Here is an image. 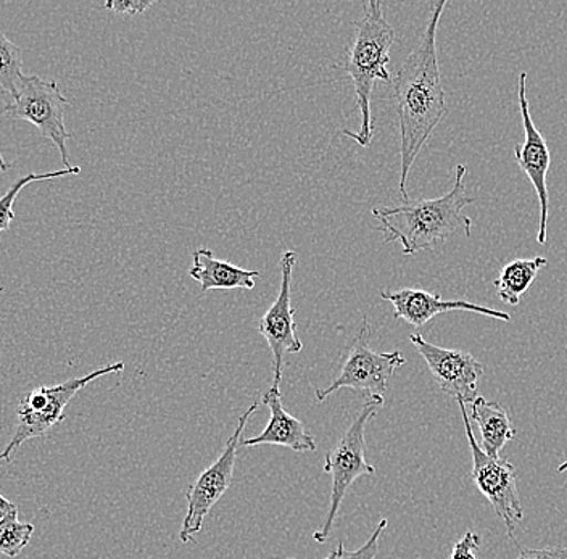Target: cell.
Returning a JSON list of instances; mask_svg holds the SVG:
<instances>
[{
    "label": "cell",
    "instance_id": "5",
    "mask_svg": "<svg viewBox=\"0 0 567 559\" xmlns=\"http://www.w3.org/2000/svg\"><path fill=\"white\" fill-rule=\"evenodd\" d=\"M123 370L124 363L118 361L92 371L86 376L73 377L56 385H41L28 392L18 403L16 434L3 452H0V462H12V453L17 452L24 442L45 437L53 427L63 423L66 417L65 410L71 400L91 382L106 374L122 373Z\"/></svg>",
    "mask_w": 567,
    "mask_h": 559
},
{
    "label": "cell",
    "instance_id": "3",
    "mask_svg": "<svg viewBox=\"0 0 567 559\" xmlns=\"http://www.w3.org/2000/svg\"><path fill=\"white\" fill-rule=\"evenodd\" d=\"M354 37L346 49L337 70L349 74L357 95L361 125L357 133L343 130V136L350 137L361 147H370L374 137L372 125L371 97L378 81L392 83L389 73L390 49L395 42V30L382 12V3L370 0L364 3L363 19L354 21Z\"/></svg>",
    "mask_w": 567,
    "mask_h": 559
},
{
    "label": "cell",
    "instance_id": "13",
    "mask_svg": "<svg viewBox=\"0 0 567 559\" xmlns=\"http://www.w3.org/2000/svg\"><path fill=\"white\" fill-rule=\"evenodd\" d=\"M381 297L392 303L396 320L406 321L414 328L427 324L437 314L446 313V311H473V313L485 314L495 320L512 321V317L505 311L476 306V303L464 302V300L445 302L442 300L441 293H432L423 289L406 288L393 290V292L381 290Z\"/></svg>",
    "mask_w": 567,
    "mask_h": 559
},
{
    "label": "cell",
    "instance_id": "4",
    "mask_svg": "<svg viewBox=\"0 0 567 559\" xmlns=\"http://www.w3.org/2000/svg\"><path fill=\"white\" fill-rule=\"evenodd\" d=\"M382 406H384V395H367L361 412L326 455L324 473H328L332 479L331 504H329L324 522L313 534V539L318 544H324L331 536L340 506L354 480L364 474L375 473L374 466L367 459V426Z\"/></svg>",
    "mask_w": 567,
    "mask_h": 559
},
{
    "label": "cell",
    "instance_id": "2",
    "mask_svg": "<svg viewBox=\"0 0 567 559\" xmlns=\"http://www.w3.org/2000/svg\"><path fill=\"white\" fill-rule=\"evenodd\" d=\"M466 166H456L452 190L437 199L406 200L395 207L372 208V217L381 222L379 231L385 242H399L402 252L414 255L434 249L458 231L471 236L473 219L463 214L474 199L466 196Z\"/></svg>",
    "mask_w": 567,
    "mask_h": 559
},
{
    "label": "cell",
    "instance_id": "15",
    "mask_svg": "<svg viewBox=\"0 0 567 559\" xmlns=\"http://www.w3.org/2000/svg\"><path fill=\"white\" fill-rule=\"evenodd\" d=\"M193 260L194 265L187 272L200 284L202 292L213 289L251 290L261 278L260 271L244 270L228 261H221L210 249H205V247L195 250Z\"/></svg>",
    "mask_w": 567,
    "mask_h": 559
},
{
    "label": "cell",
    "instance_id": "21",
    "mask_svg": "<svg viewBox=\"0 0 567 559\" xmlns=\"http://www.w3.org/2000/svg\"><path fill=\"white\" fill-rule=\"evenodd\" d=\"M388 526V519H382V521L378 524V527H375V530L372 532L370 539L364 541L363 547L358 548V550L350 551L343 547V541H340L337 550L332 551V553H329L328 557L322 559H375L379 553V545H381L382 532H384L385 527Z\"/></svg>",
    "mask_w": 567,
    "mask_h": 559
},
{
    "label": "cell",
    "instance_id": "12",
    "mask_svg": "<svg viewBox=\"0 0 567 559\" xmlns=\"http://www.w3.org/2000/svg\"><path fill=\"white\" fill-rule=\"evenodd\" d=\"M517 90H519L517 92H519V107L526 139L514 147V157L537 193L538 204H540V228H538L537 242L544 246L547 242L549 215L547 175L551 165V154H549L547 141L532 122L529 101H527V73H520Z\"/></svg>",
    "mask_w": 567,
    "mask_h": 559
},
{
    "label": "cell",
    "instance_id": "9",
    "mask_svg": "<svg viewBox=\"0 0 567 559\" xmlns=\"http://www.w3.org/2000/svg\"><path fill=\"white\" fill-rule=\"evenodd\" d=\"M458 405L461 417H463L464 431H466L467 441H470L471 455H473V473H471V477H473L478 490L494 506L496 515L505 524L509 539L519 547L516 536H514V529H516L517 524L523 521L524 509L523 505H520L519 495H517L516 470H514V466L508 459L492 458V456L482 451L476 437H474L466 405L461 400H458Z\"/></svg>",
    "mask_w": 567,
    "mask_h": 559
},
{
    "label": "cell",
    "instance_id": "1",
    "mask_svg": "<svg viewBox=\"0 0 567 559\" xmlns=\"http://www.w3.org/2000/svg\"><path fill=\"white\" fill-rule=\"evenodd\" d=\"M445 7V0L434 3L420 44L392 81L400 126V194L405 201L410 200L406 183L411 168L446 113L437 54V30Z\"/></svg>",
    "mask_w": 567,
    "mask_h": 559
},
{
    "label": "cell",
    "instance_id": "25",
    "mask_svg": "<svg viewBox=\"0 0 567 559\" xmlns=\"http://www.w3.org/2000/svg\"><path fill=\"white\" fill-rule=\"evenodd\" d=\"M16 509H18L16 504H12V501L7 500V498L0 495V521H2L6 516H9L10 513L16 511Z\"/></svg>",
    "mask_w": 567,
    "mask_h": 559
},
{
    "label": "cell",
    "instance_id": "6",
    "mask_svg": "<svg viewBox=\"0 0 567 559\" xmlns=\"http://www.w3.org/2000/svg\"><path fill=\"white\" fill-rule=\"evenodd\" d=\"M70 108L69 99L59 90L56 81L41 76H23L17 87L16 97L0 113L13 120H24L38 127L42 137L59 148L65 168L70 163L69 139L71 134L65 126V113Z\"/></svg>",
    "mask_w": 567,
    "mask_h": 559
},
{
    "label": "cell",
    "instance_id": "16",
    "mask_svg": "<svg viewBox=\"0 0 567 559\" xmlns=\"http://www.w3.org/2000/svg\"><path fill=\"white\" fill-rule=\"evenodd\" d=\"M471 416L481 429L482 451L492 458H499L503 447L516 437V429L506 410L498 402L477 397L473 402Z\"/></svg>",
    "mask_w": 567,
    "mask_h": 559
},
{
    "label": "cell",
    "instance_id": "23",
    "mask_svg": "<svg viewBox=\"0 0 567 559\" xmlns=\"http://www.w3.org/2000/svg\"><path fill=\"white\" fill-rule=\"evenodd\" d=\"M478 547H481V537L474 532H466L456 541L450 559H477Z\"/></svg>",
    "mask_w": 567,
    "mask_h": 559
},
{
    "label": "cell",
    "instance_id": "10",
    "mask_svg": "<svg viewBox=\"0 0 567 559\" xmlns=\"http://www.w3.org/2000/svg\"><path fill=\"white\" fill-rule=\"evenodd\" d=\"M297 263V253L287 250L282 253L279 268H281V288L272 306L266 310L261 320L258 321V332L268 342L272 353V385L279 389L282 381V371L286 366V356L300 353L303 349L297 324L293 320L296 310L292 307V272Z\"/></svg>",
    "mask_w": 567,
    "mask_h": 559
},
{
    "label": "cell",
    "instance_id": "27",
    "mask_svg": "<svg viewBox=\"0 0 567 559\" xmlns=\"http://www.w3.org/2000/svg\"><path fill=\"white\" fill-rule=\"evenodd\" d=\"M558 470L559 473H565V470H567V459L565 463H563V465H559Z\"/></svg>",
    "mask_w": 567,
    "mask_h": 559
},
{
    "label": "cell",
    "instance_id": "18",
    "mask_svg": "<svg viewBox=\"0 0 567 559\" xmlns=\"http://www.w3.org/2000/svg\"><path fill=\"white\" fill-rule=\"evenodd\" d=\"M23 76V51L0 33V87L10 99L16 97Z\"/></svg>",
    "mask_w": 567,
    "mask_h": 559
},
{
    "label": "cell",
    "instance_id": "26",
    "mask_svg": "<svg viewBox=\"0 0 567 559\" xmlns=\"http://www.w3.org/2000/svg\"><path fill=\"white\" fill-rule=\"evenodd\" d=\"M10 165L3 161L2 154H0V172H9Z\"/></svg>",
    "mask_w": 567,
    "mask_h": 559
},
{
    "label": "cell",
    "instance_id": "11",
    "mask_svg": "<svg viewBox=\"0 0 567 559\" xmlns=\"http://www.w3.org/2000/svg\"><path fill=\"white\" fill-rule=\"evenodd\" d=\"M410 341L416 346L439 387L446 395L461 400L464 405L477 398V384L484 374L481 361L463 350L434 345L421 334H411Z\"/></svg>",
    "mask_w": 567,
    "mask_h": 559
},
{
    "label": "cell",
    "instance_id": "7",
    "mask_svg": "<svg viewBox=\"0 0 567 559\" xmlns=\"http://www.w3.org/2000/svg\"><path fill=\"white\" fill-rule=\"evenodd\" d=\"M370 323L363 318L342 370L329 387L315 391L318 402H326L340 389L363 391L368 395H384L388 392L390 380L406 360L400 352H374L370 346Z\"/></svg>",
    "mask_w": 567,
    "mask_h": 559
},
{
    "label": "cell",
    "instance_id": "22",
    "mask_svg": "<svg viewBox=\"0 0 567 559\" xmlns=\"http://www.w3.org/2000/svg\"><path fill=\"white\" fill-rule=\"evenodd\" d=\"M155 0H109L105 2V9L112 10L113 13L118 15H142L145 10L155 6Z\"/></svg>",
    "mask_w": 567,
    "mask_h": 559
},
{
    "label": "cell",
    "instance_id": "19",
    "mask_svg": "<svg viewBox=\"0 0 567 559\" xmlns=\"http://www.w3.org/2000/svg\"><path fill=\"white\" fill-rule=\"evenodd\" d=\"M80 166H73V168H63L59 169V172L51 173H39V175L38 173H30V175L16 180L12 187L0 197V232L9 231L10 225H12L13 219L17 218L16 211H13V204H16L18 194L21 193L24 186L35 183V180L63 178V176L80 175Z\"/></svg>",
    "mask_w": 567,
    "mask_h": 559
},
{
    "label": "cell",
    "instance_id": "8",
    "mask_svg": "<svg viewBox=\"0 0 567 559\" xmlns=\"http://www.w3.org/2000/svg\"><path fill=\"white\" fill-rule=\"evenodd\" d=\"M258 403H251L246 413L240 416L236 431L230 435L225 451L219 458L198 476L194 484H190L186 490L187 513L181 527L179 539L183 544L194 541V537L200 532L204 527L205 518L212 511L213 506L221 500L223 495L228 491L233 483L234 468H236L237 451H239L240 438L248 420L255 412H258Z\"/></svg>",
    "mask_w": 567,
    "mask_h": 559
},
{
    "label": "cell",
    "instance_id": "24",
    "mask_svg": "<svg viewBox=\"0 0 567 559\" xmlns=\"http://www.w3.org/2000/svg\"><path fill=\"white\" fill-rule=\"evenodd\" d=\"M516 559H567V548H542V550H523Z\"/></svg>",
    "mask_w": 567,
    "mask_h": 559
},
{
    "label": "cell",
    "instance_id": "20",
    "mask_svg": "<svg viewBox=\"0 0 567 559\" xmlns=\"http://www.w3.org/2000/svg\"><path fill=\"white\" fill-rule=\"evenodd\" d=\"M34 534L33 524L18 521V509L0 521V553L17 558L30 544Z\"/></svg>",
    "mask_w": 567,
    "mask_h": 559
},
{
    "label": "cell",
    "instance_id": "28",
    "mask_svg": "<svg viewBox=\"0 0 567 559\" xmlns=\"http://www.w3.org/2000/svg\"><path fill=\"white\" fill-rule=\"evenodd\" d=\"M3 288H0V292H2Z\"/></svg>",
    "mask_w": 567,
    "mask_h": 559
},
{
    "label": "cell",
    "instance_id": "14",
    "mask_svg": "<svg viewBox=\"0 0 567 559\" xmlns=\"http://www.w3.org/2000/svg\"><path fill=\"white\" fill-rule=\"evenodd\" d=\"M264 403L269 408L268 426L264 433L254 438H244L243 447H257V445H279L290 451L305 453L317 452V442L308 433L301 421L287 413L282 406V395L279 389L271 387L264 395Z\"/></svg>",
    "mask_w": 567,
    "mask_h": 559
},
{
    "label": "cell",
    "instance_id": "17",
    "mask_svg": "<svg viewBox=\"0 0 567 559\" xmlns=\"http://www.w3.org/2000/svg\"><path fill=\"white\" fill-rule=\"evenodd\" d=\"M548 260L544 257L530 258V260H514L499 271L494 286L502 302L508 306H519L520 297L530 288L538 271L547 267Z\"/></svg>",
    "mask_w": 567,
    "mask_h": 559
}]
</instances>
